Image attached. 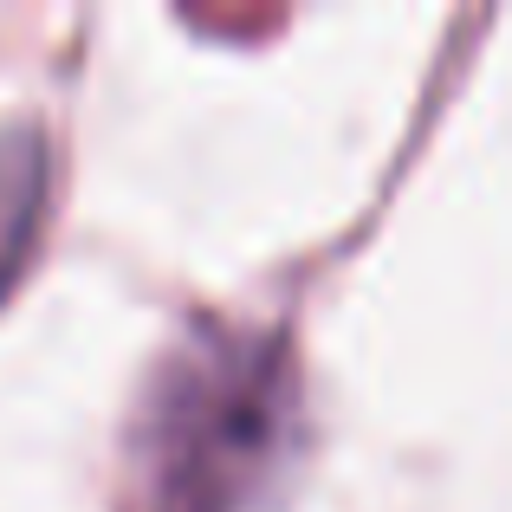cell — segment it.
Returning <instances> with one entry per match:
<instances>
[{"mask_svg":"<svg viewBox=\"0 0 512 512\" xmlns=\"http://www.w3.org/2000/svg\"><path fill=\"white\" fill-rule=\"evenodd\" d=\"M286 409V370L253 344H208L182 357L150 422L156 512H234L266 467Z\"/></svg>","mask_w":512,"mask_h":512,"instance_id":"obj_1","label":"cell"},{"mask_svg":"<svg viewBox=\"0 0 512 512\" xmlns=\"http://www.w3.org/2000/svg\"><path fill=\"white\" fill-rule=\"evenodd\" d=\"M46 214V137L33 124H0V299L20 279Z\"/></svg>","mask_w":512,"mask_h":512,"instance_id":"obj_2","label":"cell"}]
</instances>
